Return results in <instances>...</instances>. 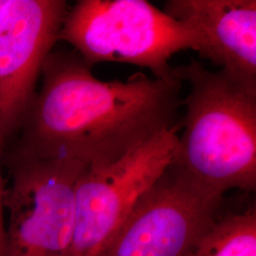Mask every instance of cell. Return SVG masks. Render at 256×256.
I'll return each mask as SVG.
<instances>
[{
	"mask_svg": "<svg viewBox=\"0 0 256 256\" xmlns=\"http://www.w3.org/2000/svg\"><path fill=\"white\" fill-rule=\"evenodd\" d=\"M41 76V90L7 149L108 164L180 122L178 78L140 72L104 82L75 50L52 52Z\"/></svg>",
	"mask_w": 256,
	"mask_h": 256,
	"instance_id": "6da1fadb",
	"label": "cell"
},
{
	"mask_svg": "<svg viewBox=\"0 0 256 256\" xmlns=\"http://www.w3.org/2000/svg\"><path fill=\"white\" fill-rule=\"evenodd\" d=\"M189 84L186 114L171 165L206 189L224 196L256 187V81L196 60L174 68Z\"/></svg>",
	"mask_w": 256,
	"mask_h": 256,
	"instance_id": "7a4b0ae2",
	"label": "cell"
},
{
	"mask_svg": "<svg viewBox=\"0 0 256 256\" xmlns=\"http://www.w3.org/2000/svg\"><path fill=\"white\" fill-rule=\"evenodd\" d=\"M58 40L74 46L90 68L102 62L126 63L162 80L178 78L170 64L173 55L200 46L187 23L146 0H80L68 9Z\"/></svg>",
	"mask_w": 256,
	"mask_h": 256,
	"instance_id": "3957f363",
	"label": "cell"
},
{
	"mask_svg": "<svg viewBox=\"0 0 256 256\" xmlns=\"http://www.w3.org/2000/svg\"><path fill=\"white\" fill-rule=\"evenodd\" d=\"M0 162L10 174L4 256H72L75 186L86 164L16 149H7Z\"/></svg>",
	"mask_w": 256,
	"mask_h": 256,
	"instance_id": "277c9868",
	"label": "cell"
},
{
	"mask_svg": "<svg viewBox=\"0 0 256 256\" xmlns=\"http://www.w3.org/2000/svg\"><path fill=\"white\" fill-rule=\"evenodd\" d=\"M180 120L108 164L86 165L75 186L72 256H101L140 196L171 164Z\"/></svg>",
	"mask_w": 256,
	"mask_h": 256,
	"instance_id": "5b68a950",
	"label": "cell"
},
{
	"mask_svg": "<svg viewBox=\"0 0 256 256\" xmlns=\"http://www.w3.org/2000/svg\"><path fill=\"white\" fill-rule=\"evenodd\" d=\"M222 200L170 164L101 256H184L218 218Z\"/></svg>",
	"mask_w": 256,
	"mask_h": 256,
	"instance_id": "8992f818",
	"label": "cell"
},
{
	"mask_svg": "<svg viewBox=\"0 0 256 256\" xmlns=\"http://www.w3.org/2000/svg\"><path fill=\"white\" fill-rule=\"evenodd\" d=\"M68 9L63 0H7L0 10V160L36 93Z\"/></svg>",
	"mask_w": 256,
	"mask_h": 256,
	"instance_id": "52a82bcc",
	"label": "cell"
},
{
	"mask_svg": "<svg viewBox=\"0 0 256 256\" xmlns=\"http://www.w3.org/2000/svg\"><path fill=\"white\" fill-rule=\"evenodd\" d=\"M164 10L196 32L202 58L256 81V0H169Z\"/></svg>",
	"mask_w": 256,
	"mask_h": 256,
	"instance_id": "ba28073f",
	"label": "cell"
},
{
	"mask_svg": "<svg viewBox=\"0 0 256 256\" xmlns=\"http://www.w3.org/2000/svg\"><path fill=\"white\" fill-rule=\"evenodd\" d=\"M184 256H256V207L218 214Z\"/></svg>",
	"mask_w": 256,
	"mask_h": 256,
	"instance_id": "9c48e42d",
	"label": "cell"
},
{
	"mask_svg": "<svg viewBox=\"0 0 256 256\" xmlns=\"http://www.w3.org/2000/svg\"><path fill=\"white\" fill-rule=\"evenodd\" d=\"M5 184L3 182L1 171H0V256L5 254V221H4V205H3V196H4Z\"/></svg>",
	"mask_w": 256,
	"mask_h": 256,
	"instance_id": "30bf717a",
	"label": "cell"
},
{
	"mask_svg": "<svg viewBox=\"0 0 256 256\" xmlns=\"http://www.w3.org/2000/svg\"><path fill=\"white\" fill-rule=\"evenodd\" d=\"M6 1H7V0H0V10H1V8L5 5Z\"/></svg>",
	"mask_w": 256,
	"mask_h": 256,
	"instance_id": "8fae6325",
	"label": "cell"
}]
</instances>
